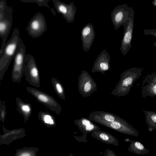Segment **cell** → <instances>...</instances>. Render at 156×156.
Instances as JSON below:
<instances>
[{
    "label": "cell",
    "instance_id": "cell-1",
    "mask_svg": "<svg viewBox=\"0 0 156 156\" xmlns=\"http://www.w3.org/2000/svg\"><path fill=\"white\" fill-rule=\"evenodd\" d=\"M143 69L142 67H134L123 72L120 75V80L111 94L118 97L127 94L135 82L142 76Z\"/></svg>",
    "mask_w": 156,
    "mask_h": 156
},
{
    "label": "cell",
    "instance_id": "cell-2",
    "mask_svg": "<svg viewBox=\"0 0 156 156\" xmlns=\"http://www.w3.org/2000/svg\"><path fill=\"white\" fill-rule=\"evenodd\" d=\"M22 40L19 30L15 28L9 40L6 43L2 57L0 58V81L14 57Z\"/></svg>",
    "mask_w": 156,
    "mask_h": 156
},
{
    "label": "cell",
    "instance_id": "cell-3",
    "mask_svg": "<svg viewBox=\"0 0 156 156\" xmlns=\"http://www.w3.org/2000/svg\"><path fill=\"white\" fill-rule=\"evenodd\" d=\"M26 51L25 46L21 41L14 57L11 73L12 80L13 82H19L24 73L27 57Z\"/></svg>",
    "mask_w": 156,
    "mask_h": 156
},
{
    "label": "cell",
    "instance_id": "cell-4",
    "mask_svg": "<svg viewBox=\"0 0 156 156\" xmlns=\"http://www.w3.org/2000/svg\"><path fill=\"white\" fill-rule=\"evenodd\" d=\"M27 91L33 95L39 102L43 104L56 114L60 115L62 111L61 106L51 96L47 94L30 87H27Z\"/></svg>",
    "mask_w": 156,
    "mask_h": 156
},
{
    "label": "cell",
    "instance_id": "cell-5",
    "mask_svg": "<svg viewBox=\"0 0 156 156\" xmlns=\"http://www.w3.org/2000/svg\"><path fill=\"white\" fill-rule=\"evenodd\" d=\"M134 12L133 8L126 4L119 5L115 7L111 13V20L114 30H117L127 23L129 17Z\"/></svg>",
    "mask_w": 156,
    "mask_h": 156
},
{
    "label": "cell",
    "instance_id": "cell-6",
    "mask_svg": "<svg viewBox=\"0 0 156 156\" xmlns=\"http://www.w3.org/2000/svg\"><path fill=\"white\" fill-rule=\"evenodd\" d=\"M47 26L44 15L36 13L29 21L26 28L29 35L34 38L41 36L46 30Z\"/></svg>",
    "mask_w": 156,
    "mask_h": 156
},
{
    "label": "cell",
    "instance_id": "cell-7",
    "mask_svg": "<svg viewBox=\"0 0 156 156\" xmlns=\"http://www.w3.org/2000/svg\"><path fill=\"white\" fill-rule=\"evenodd\" d=\"M81 71L78 78V90L84 98L89 97L97 91V84L87 72L82 70Z\"/></svg>",
    "mask_w": 156,
    "mask_h": 156
},
{
    "label": "cell",
    "instance_id": "cell-8",
    "mask_svg": "<svg viewBox=\"0 0 156 156\" xmlns=\"http://www.w3.org/2000/svg\"><path fill=\"white\" fill-rule=\"evenodd\" d=\"M24 74L26 80L30 85L37 88L40 87L39 69L34 57L30 54L27 55Z\"/></svg>",
    "mask_w": 156,
    "mask_h": 156
},
{
    "label": "cell",
    "instance_id": "cell-9",
    "mask_svg": "<svg viewBox=\"0 0 156 156\" xmlns=\"http://www.w3.org/2000/svg\"><path fill=\"white\" fill-rule=\"evenodd\" d=\"M134 12L129 17L127 22L122 26L124 27L123 36L120 48L122 55L125 56L132 47L131 44L134 25Z\"/></svg>",
    "mask_w": 156,
    "mask_h": 156
},
{
    "label": "cell",
    "instance_id": "cell-10",
    "mask_svg": "<svg viewBox=\"0 0 156 156\" xmlns=\"http://www.w3.org/2000/svg\"><path fill=\"white\" fill-rule=\"evenodd\" d=\"M58 13L61 14L68 23L73 22L74 20L76 8L74 3L71 2L66 4L60 0H52Z\"/></svg>",
    "mask_w": 156,
    "mask_h": 156
},
{
    "label": "cell",
    "instance_id": "cell-11",
    "mask_svg": "<svg viewBox=\"0 0 156 156\" xmlns=\"http://www.w3.org/2000/svg\"><path fill=\"white\" fill-rule=\"evenodd\" d=\"M101 125L125 134L136 137L139 135L137 130L123 119L110 122L103 123Z\"/></svg>",
    "mask_w": 156,
    "mask_h": 156
},
{
    "label": "cell",
    "instance_id": "cell-12",
    "mask_svg": "<svg viewBox=\"0 0 156 156\" xmlns=\"http://www.w3.org/2000/svg\"><path fill=\"white\" fill-rule=\"evenodd\" d=\"M141 94L143 98L156 96V72L144 77L142 83Z\"/></svg>",
    "mask_w": 156,
    "mask_h": 156
},
{
    "label": "cell",
    "instance_id": "cell-13",
    "mask_svg": "<svg viewBox=\"0 0 156 156\" xmlns=\"http://www.w3.org/2000/svg\"><path fill=\"white\" fill-rule=\"evenodd\" d=\"M111 60L110 56L106 49L103 50L98 55L93 65L91 72H100L104 75L105 72L109 70Z\"/></svg>",
    "mask_w": 156,
    "mask_h": 156
},
{
    "label": "cell",
    "instance_id": "cell-14",
    "mask_svg": "<svg viewBox=\"0 0 156 156\" xmlns=\"http://www.w3.org/2000/svg\"><path fill=\"white\" fill-rule=\"evenodd\" d=\"M2 129L4 133L0 135V145L1 144L9 145L13 141L26 136L25 131L23 128L9 130L3 125Z\"/></svg>",
    "mask_w": 156,
    "mask_h": 156
},
{
    "label": "cell",
    "instance_id": "cell-15",
    "mask_svg": "<svg viewBox=\"0 0 156 156\" xmlns=\"http://www.w3.org/2000/svg\"><path fill=\"white\" fill-rule=\"evenodd\" d=\"M81 38L82 48L85 52L88 51L91 47L95 37L94 27L92 24L89 23L81 29Z\"/></svg>",
    "mask_w": 156,
    "mask_h": 156
},
{
    "label": "cell",
    "instance_id": "cell-16",
    "mask_svg": "<svg viewBox=\"0 0 156 156\" xmlns=\"http://www.w3.org/2000/svg\"><path fill=\"white\" fill-rule=\"evenodd\" d=\"M88 118L91 121L101 125L103 123L110 122L122 119L116 115L103 111L92 112L89 114Z\"/></svg>",
    "mask_w": 156,
    "mask_h": 156
},
{
    "label": "cell",
    "instance_id": "cell-17",
    "mask_svg": "<svg viewBox=\"0 0 156 156\" xmlns=\"http://www.w3.org/2000/svg\"><path fill=\"white\" fill-rule=\"evenodd\" d=\"M3 10H0V37L2 40V44L0 50V58H1L4 53L6 41L10 31L12 23L3 17Z\"/></svg>",
    "mask_w": 156,
    "mask_h": 156
},
{
    "label": "cell",
    "instance_id": "cell-18",
    "mask_svg": "<svg viewBox=\"0 0 156 156\" xmlns=\"http://www.w3.org/2000/svg\"><path fill=\"white\" fill-rule=\"evenodd\" d=\"M83 134V136L86 138L87 134L93 132L100 130L101 128L93 123L89 118L82 117L74 122Z\"/></svg>",
    "mask_w": 156,
    "mask_h": 156
},
{
    "label": "cell",
    "instance_id": "cell-19",
    "mask_svg": "<svg viewBox=\"0 0 156 156\" xmlns=\"http://www.w3.org/2000/svg\"><path fill=\"white\" fill-rule=\"evenodd\" d=\"M91 136L96 139L106 144L119 146V141L111 134L100 130L91 133Z\"/></svg>",
    "mask_w": 156,
    "mask_h": 156
},
{
    "label": "cell",
    "instance_id": "cell-20",
    "mask_svg": "<svg viewBox=\"0 0 156 156\" xmlns=\"http://www.w3.org/2000/svg\"><path fill=\"white\" fill-rule=\"evenodd\" d=\"M16 101L17 110L23 115L24 118V122L26 123L32 114L31 105L30 103L24 102L20 98L17 97L16 98Z\"/></svg>",
    "mask_w": 156,
    "mask_h": 156
},
{
    "label": "cell",
    "instance_id": "cell-21",
    "mask_svg": "<svg viewBox=\"0 0 156 156\" xmlns=\"http://www.w3.org/2000/svg\"><path fill=\"white\" fill-rule=\"evenodd\" d=\"M38 117L42 123L48 128L55 127L56 125L55 118L48 112L39 111L38 113Z\"/></svg>",
    "mask_w": 156,
    "mask_h": 156
},
{
    "label": "cell",
    "instance_id": "cell-22",
    "mask_svg": "<svg viewBox=\"0 0 156 156\" xmlns=\"http://www.w3.org/2000/svg\"><path fill=\"white\" fill-rule=\"evenodd\" d=\"M130 144L128 148L129 151L137 154L143 155L149 154V151L140 142L130 140Z\"/></svg>",
    "mask_w": 156,
    "mask_h": 156
},
{
    "label": "cell",
    "instance_id": "cell-23",
    "mask_svg": "<svg viewBox=\"0 0 156 156\" xmlns=\"http://www.w3.org/2000/svg\"><path fill=\"white\" fill-rule=\"evenodd\" d=\"M39 148L35 147H25L16 150L15 156H37Z\"/></svg>",
    "mask_w": 156,
    "mask_h": 156
},
{
    "label": "cell",
    "instance_id": "cell-24",
    "mask_svg": "<svg viewBox=\"0 0 156 156\" xmlns=\"http://www.w3.org/2000/svg\"><path fill=\"white\" fill-rule=\"evenodd\" d=\"M145 116V121L148 127L156 129V112L143 110Z\"/></svg>",
    "mask_w": 156,
    "mask_h": 156
},
{
    "label": "cell",
    "instance_id": "cell-25",
    "mask_svg": "<svg viewBox=\"0 0 156 156\" xmlns=\"http://www.w3.org/2000/svg\"><path fill=\"white\" fill-rule=\"evenodd\" d=\"M51 83L58 96L62 99L65 100L64 89L62 83L54 77L51 78Z\"/></svg>",
    "mask_w": 156,
    "mask_h": 156
},
{
    "label": "cell",
    "instance_id": "cell-26",
    "mask_svg": "<svg viewBox=\"0 0 156 156\" xmlns=\"http://www.w3.org/2000/svg\"><path fill=\"white\" fill-rule=\"evenodd\" d=\"M1 102L0 101V120L3 123L4 122L6 115V110L5 101H3L2 105L1 104Z\"/></svg>",
    "mask_w": 156,
    "mask_h": 156
},
{
    "label": "cell",
    "instance_id": "cell-27",
    "mask_svg": "<svg viewBox=\"0 0 156 156\" xmlns=\"http://www.w3.org/2000/svg\"><path fill=\"white\" fill-rule=\"evenodd\" d=\"M143 33L145 35H152L155 37L156 38V29H144L143 30ZM153 45L156 47V40L153 43Z\"/></svg>",
    "mask_w": 156,
    "mask_h": 156
},
{
    "label": "cell",
    "instance_id": "cell-28",
    "mask_svg": "<svg viewBox=\"0 0 156 156\" xmlns=\"http://www.w3.org/2000/svg\"><path fill=\"white\" fill-rule=\"evenodd\" d=\"M35 2L37 3L39 6H45L50 8L49 6L47 4L48 0H34Z\"/></svg>",
    "mask_w": 156,
    "mask_h": 156
},
{
    "label": "cell",
    "instance_id": "cell-29",
    "mask_svg": "<svg viewBox=\"0 0 156 156\" xmlns=\"http://www.w3.org/2000/svg\"><path fill=\"white\" fill-rule=\"evenodd\" d=\"M104 156H116V154L112 151L109 149H107L104 154Z\"/></svg>",
    "mask_w": 156,
    "mask_h": 156
},
{
    "label": "cell",
    "instance_id": "cell-30",
    "mask_svg": "<svg viewBox=\"0 0 156 156\" xmlns=\"http://www.w3.org/2000/svg\"><path fill=\"white\" fill-rule=\"evenodd\" d=\"M21 1L25 2H35L34 0H21Z\"/></svg>",
    "mask_w": 156,
    "mask_h": 156
},
{
    "label": "cell",
    "instance_id": "cell-31",
    "mask_svg": "<svg viewBox=\"0 0 156 156\" xmlns=\"http://www.w3.org/2000/svg\"><path fill=\"white\" fill-rule=\"evenodd\" d=\"M152 5L156 7V0H153L152 2Z\"/></svg>",
    "mask_w": 156,
    "mask_h": 156
},
{
    "label": "cell",
    "instance_id": "cell-32",
    "mask_svg": "<svg viewBox=\"0 0 156 156\" xmlns=\"http://www.w3.org/2000/svg\"><path fill=\"white\" fill-rule=\"evenodd\" d=\"M148 130L150 132H152L154 130V129L152 128L148 127Z\"/></svg>",
    "mask_w": 156,
    "mask_h": 156
},
{
    "label": "cell",
    "instance_id": "cell-33",
    "mask_svg": "<svg viewBox=\"0 0 156 156\" xmlns=\"http://www.w3.org/2000/svg\"><path fill=\"white\" fill-rule=\"evenodd\" d=\"M130 140L129 138H127V139L124 140L126 142L130 141Z\"/></svg>",
    "mask_w": 156,
    "mask_h": 156
}]
</instances>
